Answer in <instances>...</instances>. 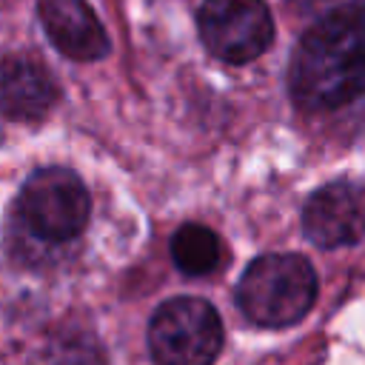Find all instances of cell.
<instances>
[{"mask_svg": "<svg viewBox=\"0 0 365 365\" xmlns=\"http://www.w3.org/2000/svg\"><path fill=\"white\" fill-rule=\"evenodd\" d=\"M171 257L182 274L205 277L220 262V240L211 228L188 222V225L177 228V234L171 240Z\"/></svg>", "mask_w": 365, "mask_h": 365, "instance_id": "9c48e42d", "label": "cell"}, {"mask_svg": "<svg viewBox=\"0 0 365 365\" xmlns=\"http://www.w3.org/2000/svg\"><path fill=\"white\" fill-rule=\"evenodd\" d=\"M20 220L43 242L74 240L88 222V191L68 168H40L20 191Z\"/></svg>", "mask_w": 365, "mask_h": 365, "instance_id": "277c9868", "label": "cell"}, {"mask_svg": "<svg viewBox=\"0 0 365 365\" xmlns=\"http://www.w3.org/2000/svg\"><path fill=\"white\" fill-rule=\"evenodd\" d=\"M297 106L328 111L365 94V6H345L319 17L297 43L288 66Z\"/></svg>", "mask_w": 365, "mask_h": 365, "instance_id": "6da1fadb", "label": "cell"}, {"mask_svg": "<svg viewBox=\"0 0 365 365\" xmlns=\"http://www.w3.org/2000/svg\"><path fill=\"white\" fill-rule=\"evenodd\" d=\"M148 348L157 365H211L222 348V322L211 302L174 297L148 325Z\"/></svg>", "mask_w": 365, "mask_h": 365, "instance_id": "3957f363", "label": "cell"}, {"mask_svg": "<svg viewBox=\"0 0 365 365\" xmlns=\"http://www.w3.org/2000/svg\"><path fill=\"white\" fill-rule=\"evenodd\" d=\"M317 299V271L299 254L257 257L237 285L242 314L262 328L299 322Z\"/></svg>", "mask_w": 365, "mask_h": 365, "instance_id": "7a4b0ae2", "label": "cell"}, {"mask_svg": "<svg viewBox=\"0 0 365 365\" xmlns=\"http://www.w3.org/2000/svg\"><path fill=\"white\" fill-rule=\"evenodd\" d=\"M40 23L71 60H100L108 54V37L86 0H40Z\"/></svg>", "mask_w": 365, "mask_h": 365, "instance_id": "52a82bcc", "label": "cell"}, {"mask_svg": "<svg viewBox=\"0 0 365 365\" xmlns=\"http://www.w3.org/2000/svg\"><path fill=\"white\" fill-rule=\"evenodd\" d=\"M57 100L51 74L31 57L0 60V114L9 120H40Z\"/></svg>", "mask_w": 365, "mask_h": 365, "instance_id": "ba28073f", "label": "cell"}, {"mask_svg": "<svg viewBox=\"0 0 365 365\" xmlns=\"http://www.w3.org/2000/svg\"><path fill=\"white\" fill-rule=\"evenodd\" d=\"M302 231L319 248L359 242L365 237V182L334 180L317 188L302 208Z\"/></svg>", "mask_w": 365, "mask_h": 365, "instance_id": "8992f818", "label": "cell"}, {"mask_svg": "<svg viewBox=\"0 0 365 365\" xmlns=\"http://www.w3.org/2000/svg\"><path fill=\"white\" fill-rule=\"evenodd\" d=\"M205 48L225 63H251L274 40V20L262 0H205L197 11Z\"/></svg>", "mask_w": 365, "mask_h": 365, "instance_id": "5b68a950", "label": "cell"}]
</instances>
